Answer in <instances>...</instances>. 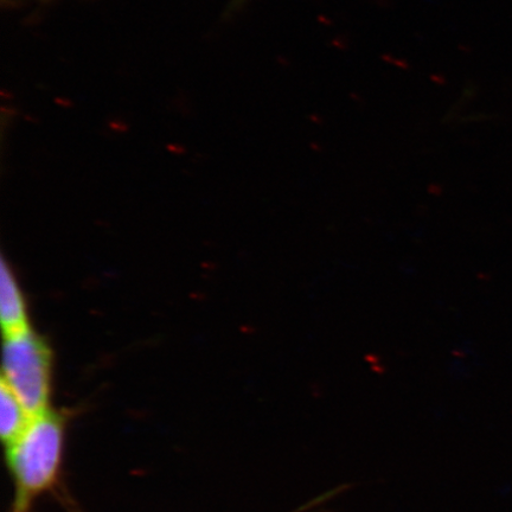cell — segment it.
I'll return each instance as SVG.
<instances>
[{"label":"cell","mask_w":512,"mask_h":512,"mask_svg":"<svg viewBox=\"0 0 512 512\" xmlns=\"http://www.w3.org/2000/svg\"><path fill=\"white\" fill-rule=\"evenodd\" d=\"M50 361L47 345L29 328L5 336L2 382L31 416L49 409Z\"/></svg>","instance_id":"7a4b0ae2"},{"label":"cell","mask_w":512,"mask_h":512,"mask_svg":"<svg viewBox=\"0 0 512 512\" xmlns=\"http://www.w3.org/2000/svg\"><path fill=\"white\" fill-rule=\"evenodd\" d=\"M63 439L64 418L49 408L32 416L27 431L6 447V463L16 484L15 512H27L31 502L55 484Z\"/></svg>","instance_id":"6da1fadb"},{"label":"cell","mask_w":512,"mask_h":512,"mask_svg":"<svg viewBox=\"0 0 512 512\" xmlns=\"http://www.w3.org/2000/svg\"><path fill=\"white\" fill-rule=\"evenodd\" d=\"M32 416L4 382L0 384V437L6 447L27 431Z\"/></svg>","instance_id":"277c9868"},{"label":"cell","mask_w":512,"mask_h":512,"mask_svg":"<svg viewBox=\"0 0 512 512\" xmlns=\"http://www.w3.org/2000/svg\"><path fill=\"white\" fill-rule=\"evenodd\" d=\"M0 319H2L4 336L28 329L21 291L5 262L0 272Z\"/></svg>","instance_id":"3957f363"}]
</instances>
